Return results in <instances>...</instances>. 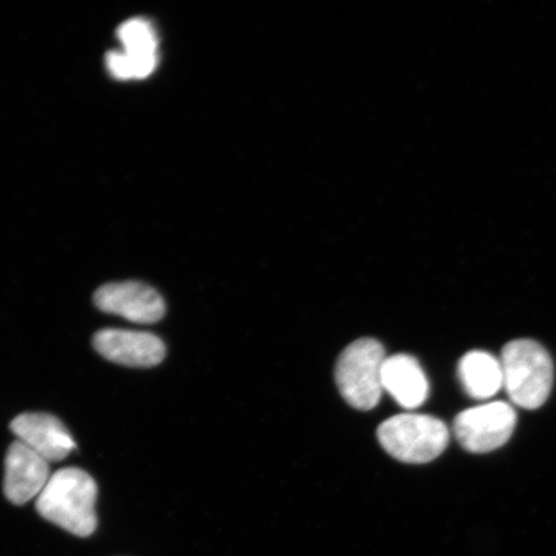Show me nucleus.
<instances>
[{"mask_svg": "<svg viewBox=\"0 0 556 556\" xmlns=\"http://www.w3.org/2000/svg\"><path fill=\"white\" fill-rule=\"evenodd\" d=\"M97 484L87 471L65 468L54 472L37 498V510L51 523L79 538L96 531Z\"/></svg>", "mask_w": 556, "mask_h": 556, "instance_id": "nucleus-1", "label": "nucleus"}, {"mask_svg": "<svg viewBox=\"0 0 556 556\" xmlns=\"http://www.w3.org/2000/svg\"><path fill=\"white\" fill-rule=\"evenodd\" d=\"M500 363L513 403L527 409L544 405L554 381L553 361L544 346L532 340H514L504 348Z\"/></svg>", "mask_w": 556, "mask_h": 556, "instance_id": "nucleus-2", "label": "nucleus"}, {"mask_svg": "<svg viewBox=\"0 0 556 556\" xmlns=\"http://www.w3.org/2000/svg\"><path fill=\"white\" fill-rule=\"evenodd\" d=\"M378 438L382 448L397 460L426 464L446 450L450 432L446 424L437 417L402 414L382 422Z\"/></svg>", "mask_w": 556, "mask_h": 556, "instance_id": "nucleus-3", "label": "nucleus"}, {"mask_svg": "<svg viewBox=\"0 0 556 556\" xmlns=\"http://www.w3.org/2000/svg\"><path fill=\"white\" fill-rule=\"evenodd\" d=\"M387 356L378 340L364 338L348 345L337 363L336 380L343 399L354 408L368 412L378 405L382 366Z\"/></svg>", "mask_w": 556, "mask_h": 556, "instance_id": "nucleus-4", "label": "nucleus"}, {"mask_svg": "<svg viewBox=\"0 0 556 556\" xmlns=\"http://www.w3.org/2000/svg\"><path fill=\"white\" fill-rule=\"evenodd\" d=\"M516 426L517 414L510 405L491 402L458 414L454 432L465 450L472 454H485L503 447L510 440Z\"/></svg>", "mask_w": 556, "mask_h": 556, "instance_id": "nucleus-5", "label": "nucleus"}, {"mask_svg": "<svg viewBox=\"0 0 556 556\" xmlns=\"http://www.w3.org/2000/svg\"><path fill=\"white\" fill-rule=\"evenodd\" d=\"M94 304L104 313L136 324H155L165 315L163 296L136 281L103 285L96 291Z\"/></svg>", "mask_w": 556, "mask_h": 556, "instance_id": "nucleus-6", "label": "nucleus"}, {"mask_svg": "<svg viewBox=\"0 0 556 556\" xmlns=\"http://www.w3.org/2000/svg\"><path fill=\"white\" fill-rule=\"evenodd\" d=\"M96 351L111 363L128 367H154L163 363L166 348L151 332L103 329L93 338Z\"/></svg>", "mask_w": 556, "mask_h": 556, "instance_id": "nucleus-7", "label": "nucleus"}, {"mask_svg": "<svg viewBox=\"0 0 556 556\" xmlns=\"http://www.w3.org/2000/svg\"><path fill=\"white\" fill-rule=\"evenodd\" d=\"M51 477L46 458L23 442L11 444L5 457L4 493L12 504L25 505L38 497Z\"/></svg>", "mask_w": 556, "mask_h": 556, "instance_id": "nucleus-8", "label": "nucleus"}, {"mask_svg": "<svg viewBox=\"0 0 556 556\" xmlns=\"http://www.w3.org/2000/svg\"><path fill=\"white\" fill-rule=\"evenodd\" d=\"M18 441L48 463L62 462L76 448L67 428L50 414H23L11 422Z\"/></svg>", "mask_w": 556, "mask_h": 556, "instance_id": "nucleus-9", "label": "nucleus"}, {"mask_svg": "<svg viewBox=\"0 0 556 556\" xmlns=\"http://www.w3.org/2000/svg\"><path fill=\"white\" fill-rule=\"evenodd\" d=\"M382 389L402 407L414 409L427 401L429 382L417 361L407 354L387 357L382 366Z\"/></svg>", "mask_w": 556, "mask_h": 556, "instance_id": "nucleus-10", "label": "nucleus"}, {"mask_svg": "<svg viewBox=\"0 0 556 556\" xmlns=\"http://www.w3.org/2000/svg\"><path fill=\"white\" fill-rule=\"evenodd\" d=\"M458 378L471 399L489 400L504 388L502 363L486 352H469L458 364Z\"/></svg>", "mask_w": 556, "mask_h": 556, "instance_id": "nucleus-11", "label": "nucleus"}, {"mask_svg": "<svg viewBox=\"0 0 556 556\" xmlns=\"http://www.w3.org/2000/svg\"><path fill=\"white\" fill-rule=\"evenodd\" d=\"M123 52L135 58H157L159 39L154 26L143 18L125 21L116 31Z\"/></svg>", "mask_w": 556, "mask_h": 556, "instance_id": "nucleus-12", "label": "nucleus"}, {"mask_svg": "<svg viewBox=\"0 0 556 556\" xmlns=\"http://www.w3.org/2000/svg\"><path fill=\"white\" fill-rule=\"evenodd\" d=\"M157 58H135L123 51H110L106 66L117 80L144 79L155 72Z\"/></svg>", "mask_w": 556, "mask_h": 556, "instance_id": "nucleus-13", "label": "nucleus"}]
</instances>
